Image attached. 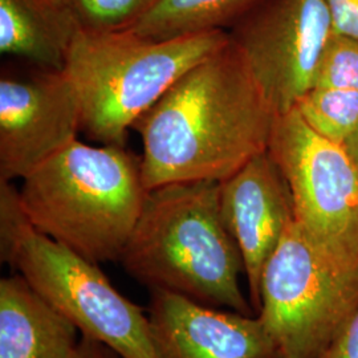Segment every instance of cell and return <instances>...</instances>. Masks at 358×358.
I'll list each match as a JSON object with an SVG mask.
<instances>
[{
  "label": "cell",
  "instance_id": "cell-21",
  "mask_svg": "<svg viewBox=\"0 0 358 358\" xmlns=\"http://www.w3.org/2000/svg\"><path fill=\"white\" fill-rule=\"evenodd\" d=\"M345 149L346 153L349 155L350 161L356 167L358 173V128L355 130V133L346 140L345 143L343 145Z\"/></svg>",
  "mask_w": 358,
  "mask_h": 358
},
{
  "label": "cell",
  "instance_id": "cell-20",
  "mask_svg": "<svg viewBox=\"0 0 358 358\" xmlns=\"http://www.w3.org/2000/svg\"><path fill=\"white\" fill-rule=\"evenodd\" d=\"M77 358H121L110 348L85 337L80 338Z\"/></svg>",
  "mask_w": 358,
  "mask_h": 358
},
{
  "label": "cell",
  "instance_id": "cell-14",
  "mask_svg": "<svg viewBox=\"0 0 358 358\" xmlns=\"http://www.w3.org/2000/svg\"><path fill=\"white\" fill-rule=\"evenodd\" d=\"M260 0H159L129 29L157 40L227 31Z\"/></svg>",
  "mask_w": 358,
  "mask_h": 358
},
{
  "label": "cell",
  "instance_id": "cell-11",
  "mask_svg": "<svg viewBox=\"0 0 358 358\" xmlns=\"http://www.w3.org/2000/svg\"><path fill=\"white\" fill-rule=\"evenodd\" d=\"M149 319L162 358H280L257 315L226 312L155 289Z\"/></svg>",
  "mask_w": 358,
  "mask_h": 358
},
{
  "label": "cell",
  "instance_id": "cell-13",
  "mask_svg": "<svg viewBox=\"0 0 358 358\" xmlns=\"http://www.w3.org/2000/svg\"><path fill=\"white\" fill-rule=\"evenodd\" d=\"M78 26L63 0H0V52L10 59L64 69Z\"/></svg>",
  "mask_w": 358,
  "mask_h": 358
},
{
  "label": "cell",
  "instance_id": "cell-17",
  "mask_svg": "<svg viewBox=\"0 0 358 358\" xmlns=\"http://www.w3.org/2000/svg\"><path fill=\"white\" fill-rule=\"evenodd\" d=\"M358 90V40L332 32L316 68L312 88Z\"/></svg>",
  "mask_w": 358,
  "mask_h": 358
},
{
  "label": "cell",
  "instance_id": "cell-6",
  "mask_svg": "<svg viewBox=\"0 0 358 358\" xmlns=\"http://www.w3.org/2000/svg\"><path fill=\"white\" fill-rule=\"evenodd\" d=\"M357 310L358 256L328 250L294 220L260 282L257 316L280 358H320Z\"/></svg>",
  "mask_w": 358,
  "mask_h": 358
},
{
  "label": "cell",
  "instance_id": "cell-22",
  "mask_svg": "<svg viewBox=\"0 0 358 358\" xmlns=\"http://www.w3.org/2000/svg\"><path fill=\"white\" fill-rule=\"evenodd\" d=\"M63 1H68V0H63Z\"/></svg>",
  "mask_w": 358,
  "mask_h": 358
},
{
  "label": "cell",
  "instance_id": "cell-4",
  "mask_svg": "<svg viewBox=\"0 0 358 358\" xmlns=\"http://www.w3.org/2000/svg\"><path fill=\"white\" fill-rule=\"evenodd\" d=\"M227 41V31L157 40L130 31L78 29L63 71L80 100L83 131L99 143L125 146L134 122Z\"/></svg>",
  "mask_w": 358,
  "mask_h": 358
},
{
  "label": "cell",
  "instance_id": "cell-2",
  "mask_svg": "<svg viewBox=\"0 0 358 358\" xmlns=\"http://www.w3.org/2000/svg\"><path fill=\"white\" fill-rule=\"evenodd\" d=\"M118 262L150 291L256 315L241 289L243 259L222 217L219 182L149 190Z\"/></svg>",
  "mask_w": 358,
  "mask_h": 358
},
{
  "label": "cell",
  "instance_id": "cell-12",
  "mask_svg": "<svg viewBox=\"0 0 358 358\" xmlns=\"http://www.w3.org/2000/svg\"><path fill=\"white\" fill-rule=\"evenodd\" d=\"M76 332L22 275L0 280V358H77Z\"/></svg>",
  "mask_w": 358,
  "mask_h": 358
},
{
  "label": "cell",
  "instance_id": "cell-10",
  "mask_svg": "<svg viewBox=\"0 0 358 358\" xmlns=\"http://www.w3.org/2000/svg\"><path fill=\"white\" fill-rule=\"evenodd\" d=\"M219 203L223 222L243 259L250 303L257 315L263 269L294 223L292 192L266 150L219 182Z\"/></svg>",
  "mask_w": 358,
  "mask_h": 358
},
{
  "label": "cell",
  "instance_id": "cell-1",
  "mask_svg": "<svg viewBox=\"0 0 358 358\" xmlns=\"http://www.w3.org/2000/svg\"><path fill=\"white\" fill-rule=\"evenodd\" d=\"M276 117L229 38L134 122L146 189L229 178L268 149Z\"/></svg>",
  "mask_w": 358,
  "mask_h": 358
},
{
  "label": "cell",
  "instance_id": "cell-5",
  "mask_svg": "<svg viewBox=\"0 0 358 358\" xmlns=\"http://www.w3.org/2000/svg\"><path fill=\"white\" fill-rule=\"evenodd\" d=\"M0 256L51 307L121 358H162L149 315L120 294L99 264L36 230L19 190L0 180Z\"/></svg>",
  "mask_w": 358,
  "mask_h": 358
},
{
  "label": "cell",
  "instance_id": "cell-8",
  "mask_svg": "<svg viewBox=\"0 0 358 358\" xmlns=\"http://www.w3.org/2000/svg\"><path fill=\"white\" fill-rule=\"evenodd\" d=\"M332 32L325 0H260L227 29L278 115L312 88Z\"/></svg>",
  "mask_w": 358,
  "mask_h": 358
},
{
  "label": "cell",
  "instance_id": "cell-16",
  "mask_svg": "<svg viewBox=\"0 0 358 358\" xmlns=\"http://www.w3.org/2000/svg\"><path fill=\"white\" fill-rule=\"evenodd\" d=\"M159 0H68L80 31L109 34L136 26Z\"/></svg>",
  "mask_w": 358,
  "mask_h": 358
},
{
  "label": "cell",
  "instance_id": "cell-15",
  "mask_svg": "<svg viewBox=\"0 0 358 358\" xmlns=\"http://www.w3.org/2000/svg\"><path fill=\"white\" fill-rule=\"evenodd\" d=\"M309 128L344 145L358 128V90L310 88L294 108Z\"/></svg>",
  "mask_w": 358,
  "mask_h": 358
},
{
  "label": "cell",
  "instance_id": "cell-7",
  "mask_svg": "<svg viewBox=\"0 0 358 358\" xmlns=\"http://www.w3.org/2000/svg\"><path fill=\"white\" fill-rule=\"evenodd\" d=\"M267 150L288 182L300 227L331 251L358 256V173L344 146L292 109L276 117Z\"/></svg>",
  "mask_w": 358,
  "mask_h": 358
},
{
  "label": "cell",
  "instance_id": "cell-9",
  "mask_svg": "<svg viewBox=\"0 0 358 358\" xmlns=\"http://www.w3.org/2000/svg\"><path fill=\"white\" fill-rule=\"evenodd\" d=\"M83 131L76 90L63 69L11 59L0 72V180L24 179Z\"/></svg>",
  "mask_w": 358,
  "mask_h": 358
},
{
  "label": "cell",
  "instance_id": "cell-18",
  "mask_svg": "<svg viewBox=\"0 0 358 358\" xmlns=\"http://www.w3.org/2000/svg\"><path fill=\"white\" fill-rule=\"evenodd\" d=\"M333 32L358 40V0H325Z\"/></svg>",
  "mask_w": 358,
  "mask_h": 358
},
{
  "label": "cell",
  "instance_id": "cell-3",
  "mask_svg": "<svg viewBox=\"0 0 358 358\" xmlns=\"http://www.w3.org/2000/svg\"><path fill=\"white\" fill-rule=\"evenodd\" d=\"M148 192L141 157L76 140L22 179L19 199L36 230L100 264L118 262Z\"/></svg>",
  "mask_w": 358,
  "mask_h": 358
},
{
  "label": "cell",
  "instance_id": "cell-19",
  "mask_svg": "<svg viewBox=\"0 0 358 358\" xmlns=\"http://www.w3.org/2000/svg\"><path fill=\"white\" fill-rule=\"evenodd\" d=\"M320 358H358V310L333 338Z\"/></svg>",
  "mask_w": 358,
  "mask_h": 358
}]
</instances>
